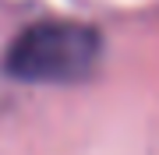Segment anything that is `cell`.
I'll return each instance as SVG.
<instances>
[{
    "instance_id": "6da1fadb",
    "label": "cell",
    "mask_w": 159,
    "mask_h": 155,
    "mask_svg": "<svg viewBox=\"0 0 159 155\" xmlns=\"http://www.w3.org/2000/svg\"><path fill=\"white\" fill-rule=\"evenodd\" d=\"M102 35L85 21H35L14 35L7 46L4 71L29 85H74L99 67Z\"/></svg>"
}]
</instances>
